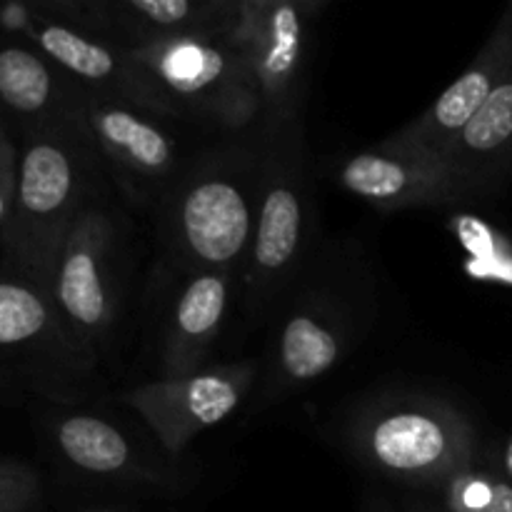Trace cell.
Masks as SVG:
<instances>
[{
    "label": "cell",
    "instance_id": "6da1fadb",
    "mask_svg": "<svg viewBox=\"0 0 512 512\" xmlns=\"http://www.w3.org/2000/svg\"><path fill=\"white\" fill-rule=\"evenodd\" d=\"M263 150L258 130L223 135L193 153L155 203L165 260L185 275L228 270L240 278L258 218Z\"/></svg>",
    "mask_w": 512,
    "mask_h": 512
},
{
    "label": "cell",
    "instance_id": "7a4b0ae2",
    "mask_svg": "<svg viewBox=\"0 0 512 512\" xmlns=\"http://www.w3.org/2000/svg\"><path fill=\"white\" fill-rule=\"evenodd\" d=\"M375 315V280L355 250H333L313 268L270 320L255 383L253 413L333 373L363 340Z\"/></svg>",
    "mask_w": 512,
    "mask_h": 512
},
{
    "label": "cell",
    "instance_id": "3957f363",
    "mask_svg": "<svg viewBox=\"0 0 512 512\" xmlns=\"http://www.w3.org/2000/svg\"><path fill=\"white\" fill-rule=\"evenodd\" d=\"M258 138L263 183L238 295L250 325H270L318 258V200L303 118L258 128Z\"/></svg>",
    "mask_w": 512,
    "mask_h": 512
},
{
    "label": "cell",
    "instance_id": "277c9868",
    "mask_svg": "<svg viewBox=\"0 0 512 512\" xmlns=\"http://www.w3.org/2000/svg\"><path fill=\"white\" fill-rule=\"evenodd\" d=\"M343 438L355 463L408 493L438 495L455 475L480 463L473 418L425 390L375 395L350 415Z\"/></svg>",
    "mask_w": 512,
    "mask_h": 512
},
{
    "label": "cell",
    "instance_id": "5b68a950",
    "mask_svg": "<svg viewBox=\"0 0 512 512\" xmlns=\"http://www.w3.org/2000/svg\"><path fill=\"white\" fill-rule=\"evenodd\" d=\"M100 175L103 160L85 120L35 128L20 153L5 235L18 268L43 293L53 290L60 248L80 210L98 195Z\"/></svg>",
    "mask_w": 512,
    "mask_h": 512
},
{
    "label": "cell",
    "instance_id": "8992f818",
    "mask_svg": "<svg viewBox=\"0 0 512 512\" xmlns=\"http://www.w3.org/2000/svg\"><path fill=\"white\" fill-rule=\"evenodd\" d=\"M130 100L223 135L258 130L260 95L228 33L158 38L128 48Z\"/></svg>",
    "mask_w": 512,
    "mask_h": 512
},
{
    "label": "cell",
    "instance_id": "52a82bcc",
    "mask_svg": "<svg viewBox=\"0 0 512 512\" xmlns=\"http://www.w3.org/2000/svg\"><path fill=\"white\" fill-rule=\"evenodd\" d=\"M125 233L118 208L93 195L70 228L53 275V303L70 335L98 363L110 348L123 303Z\"/></svg>",
    "mask_w": 512,
    "mask_h": 512
},
{
    "label": "cell",
    "instance_id": "ba28073f",
    "mask_svg": "<svg viewBox=\"0 0 512 512\" xmlns=\"http://www.w3.org/2000/svg\"><path fill=\"white\" fill-rule=\"evenodd\" d=\"M323 3L315 0H238L228 25L260 95L258 128L303 118L313 30Z\"/></svg>",
    "mask_w": 512,
    "mask_h": 512
},
{
    "label": "cell",
    "instance_id": "9c48e42d",
    "mask_svg": "<svg viewBox=\"0 0 512 512\" xmlns=\"http://www.w3.org/2000/svg\"><path fill=\"white\" fill-rule=\"evenodd\" d=\"M88 133L103 168L130 203L155 208L193 155L185 150L180 120L115 93H88Z\"/></svg>",
    "mask_w": 512,
    "mask_h": 512
},
{
    "label": "cell",
    "instance_id": "30bf717a",
    "mask_svg": "<svg viewBox=\"0 0 512 512\" xmlns=\"http://www.w3.org/2000/svg\"><path fill=\"white\" fill-rule=\"evenodd\" d=\"M258 360L210 363L185 378H158L135 385L120 395V403L140 415L168 458H180L190 443L228 420L255 390Z\"/></svg>",
    "mask_w": 512,
    "mask_h": 512
},
{
    "label": "cell",
    "instance_id": "8fae6325",
    "mask_svg": "<svg viewBox=\"0 0 512 512\" xmlns=\"http://www.w3.org/2000/svg\"><path fill=\"white\" fill-rule=\"evenodd\" d=\"M335 183L385 213L440 208L465 200L453 168L443 158L395 143L393 138L345 158Z\"/></svg>",
    "mask_w": 512,
    "mask_h": 512
},
{
    "label": "cell",
    "instance_id": "7c38bea8",
    "mask_svg": "<svg viewBox=\"0 0 512 512\" xmlns=\"http://www.w3.org/2000/svg\"><path fill=\"white\" fill-rule=\"evenodd\" d=\"M53 438L65 463L110 488L155 493H178L183 488V473L170 460L145 453L100 415H63L55 423Z\"/></svg>",
    "mask_w": 512,
    "mask_h": 512
},
{
    "label": "cell",
    "instance_id": "4fadbf2b",
    "mask_svg": "<svg viewBox=\"0 0 512 512\" xmlns=\"http://www.w3.org/2000/svg\"><path fill=\"white\" fill-rule=\"evenodd\" d=\"M512 68V3L500 15L493 33L478 50L468 68L458 75L445 93L438 95L428 110L415 120L405 123L398 133L390 138L395 143L410 145V148L425 150L445 160L450 145L455 143L465 125L478 115V110L488 103L490 95Z\"/></svg>",
    "mask_w": 512,
    "mask_h": 512
},
{
    "label": "cell",
    "instance_id": "5bb4252c",
    "mask_svg": "<svg viewBox=\"0 0 512 512\" xmlns=\"http://www.w3.org/2000/svg\"><path fill=\"white\" fill-rule=\"evenodd\" d=\"M238 285L240 278L228 270L185 275L165 315L158 378H185L208 368Z\"/></svg>",
    "mask_w": 512,
    "mask_h": 512
},
{
    "label": "cell",
    "instance_id": "9a60e30c",
    "mask_svg": "<svg viewBox=\"0 0 512 512\" xmlns=\"http://www.w3.org/2000/svg\"><path fill=\"white\" fill-rule=\"evenodd\" d=\"M445 163L465 200L490 198L512 185V68L450 145Z\"/></svg>",
    "mask_w": 512,
    "mask_h": 512
},
{
    "label": "cell",
    "instance_id": "2e32d148",
    "mask_svg": "<svg viewBox=\"0 0 512 512\" xmlns=\"http://www.w3.org/2000/svg\"><path fill=\"white\" fill-rule=\"evenodd\" d=\"M238 0H120L90 3L98 15L90 33L113 38L125 48L158 38L193 33H225Z\"/></svg>",
    "mask_w": 512,
    "mask_h": 512
},
{
    "label": "cell",
    "instance_id": "e0dca14e",
    "mask_svg": "<svg viewBox=\"0 0 512 512\" xmlns=\"http://www.w3.org/2000/svg\"><path fill=\"white\" fill-rule=\"evenodd\" d=\"M0 100L38 128L85 120L88 90L28 48L0 50Z\"/></svg>",
    "mask_w": 512,
    "mask_h": 512
},
{
    "label": "cell",
    "instance_id": "ac0fdd59",
    "mask_svg": "<svg viewBox=\"0 0 512 512\" xmlns=\"http://www.w3.org/2000/svg\"><path fill=\"white\" fill-rule=\"evenodd\" d=\"M35 43L50 63L78 80L88 93L130 98L128 48L113 38L65 23H43L35 28Z\"/></svg>",
    "mask_w": 512,
    "mask_h": 512
},
{
    "label": "cell",
    "instance_id": "d6986e66",
    "mask_svg": "<svg viewBox=\"0 0 512 512\" xmlns=\"http://www.w3.org/2000/svg\"><path fill=\"white\" fill-rule=\"evenodd\" d=\"M25 345H53L95 365V360L70 335L48 293L30 283L0 280V348Z\"/></svg>",
    "mask_w": 512,
    "mask_h": 512
},
{
    "label": "cell",
    "instance_id": "ffe728a7",
    "mask_svg": "<svg viewBox=\"0 0 512 512\" xmlns=\"http://www.w3.org/2000/svg\"><path fill=\"white\" fill-rule=\"evenodd\" d=\"M493 470L495 468H475L455 475L443 490H440L438 508L443 512H488L493 500Z\"/></svg>",
    "mask_w": 512,
    "mask_h": 512
},
{
    "label": "cell",
    "instance_id": "44dd1931",
    "mask_svg": "<svg viewBox=\"0 0 512 512\" xmlns=\"http://www.w3.org/2000/svg\"><path fill=\"white\" fill-rule=\"evenodd\" d=\"M40 503V478L25 465H0V512H30Z\"/></svg>",
    "mask_w": 512,
    "mask_h": 512
},
{
    "label": "cell",
    "instance_id": "7402d4cb",
    "mask_svg": "<svg viewBox=\"0 0 512 512\" xmlns=\"http://www.w3.org/2000/svg\"><path fill=\"white\" fill-rule=\"evenodd\" d=\"M15 180H18V158L13 153V145L0 130V225H8L15 198Z\"/></svg>",
    "mask_w": 512,
    "mask_h": 512
},
{
    "label": "cell",
    "instance_id": "603a6c76",
    "mask_svg": "<svg viewBox=\"0 0 512 512\" xmlns=\"http://www.w3.org/2000/svg\"><path fill=\"white\" fill-rule=\"evenodd\" d=\"M488 512H512V480L503 470H493V500Z\"/></svg>",
    "mask_w": 512,
    "mask_h": 512
},
{
    "label": "cell",
    "instance_id": "cb8c5ba5",
    "mask_svg": "<svg viewBox=\"0 0 512 512\" xmlns=\"http://www.w3.org/2000/svg\"><path fill=\"white\" fill-rule=\"evenodd\" d=\"M360 512H403L400 510L398 500L390 498L383 490H365L363 500H360Z\"/></svg>",
    "mask_w": 512,
    "mask_h": 512
},
{
    "label": "cell",
    "instance_id": "d4e9b609",
    "mask_svg": "<svg viewBox=\"0 0 512 512\" xmlns=\"http://www.w3.org/2000/svg\"><path fill=\"white\" fill-rule=\"evenodd\" d=\"M398 505L403 512H443L435 500H430L428 495L420 493H408L403 500H398Z\"/></svg>",
    "mask_w": 512,
    "mask_h": 512
},
{
    "label": "cell",
    "instance_id": "484cf974",
    "mask_svg": "<svg viewBox=\"0 0 512 512\" xmlns=\"http://www.w3.org/2000/svg\"><path fill=\"white\" fill-rule=\"evenodd\" d=\"M75 512H138V510L128 508V505H93V508H83Z\"/></svg>",
    "mask_w": 512,
    "mask_h": 512
},
{
    "label": "cell",
    "instance_id": "4316f807",
    "mask_svg": "<svg viewBox=\"0 0 512 512\" xmlns=\"http://www.w3.org/2000/svg\"><path fill=\"white\" fill-rule=\"evenodd\" d=\"M505 458H508V460H505V468H508V470H505V475H508V478L512 480V440L508 445V455H505Z\"/></svg>",
    "mask_w": 512,
    "mask_h": 512
}]
</instances>
